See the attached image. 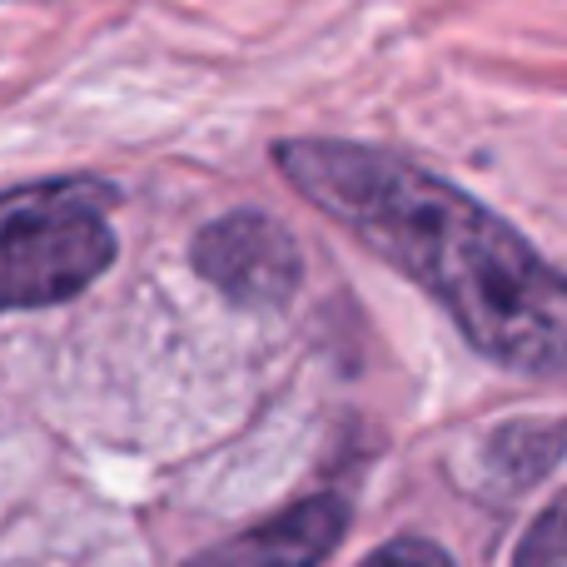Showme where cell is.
I'll return each mask as SVG.
<instances>
[{
	"label": "cell",
	"instance_id": "obj_7",
	"mask_svg": "<svg viewBox=\"0 0 567 567\" xmlns=\"http://www.w3.org/2000/svg\"><path fill=\"white\" fill-rule=\"evenodd\" d=\"M359 567H453V558L429 538H393L379 553H369Z\"/></svg>",
	"mask_w": 567,
	"mask_h": 567
},
{
	"label": "cell",
	"instance_id": "obj_6",
	"mask_svg": "<svg viewBox=\"0 0 567 567\" xmlns=\"http://www.w3.org/2000/svg\"><path fill=\"white\" fill-rule=\"evenodd\" d=\"M518 567H567V548H563V503L553 498L538 513V523L528 528L518 548Z\"/></svg>",
	"mask_w": 567,
	"mask_h": 567
},
{
	"label": "cell",
	"instance_id": "obj_2",
	"mask_svg": "<svg viewBox=\"0 0 567 567\" xmlns=\"http://www.w3.org/2000/svg\"><path fill=\"white\" fill-rule=\"evenodd\" d=\"M115 265L100 209H65L0 239V309H50L75 299Z\"/></svg>",
	"mask_w": 567,
	"mask_h": 567
},
{
	"label": "cell",
	"instance_id": "obj_1",
	"mask_svg": "<svg viewBox=\"0 0 567 567\" xmlns=\"http://www.w3.org/2000/svg\"><path fill=\"white\" fill-rule=\"evenodd\" d=\"M275 159L313 209L439 299L478 353L533 379L563 369V275L488 205L393 150L353 140H289Z\"/></svg>",
	"mask_w": 567,
	"mask_h": 567
},
{
	"label": "cell",
	"instance_id": "obj_5",
	"mask_svg": "<svg viewBox=\"0 0 567 567\" xmlns=\"http://www.w3.org/2000/svg\"><path fill=\"white\" fill-rule=\"evenodd\" d=\"M115 205V189L105 179H40V185H20L10 195H0V239L16 235V229L35 225V219H50V215H65V209H105Z\"/></svg>",
	"mask_w": 567,
	"mask_h": 567
},
{
	"label": "cell",
	"instance_id": "obj_3",
	"mask_svg": "<svg viewBox=\"0 0 567 567\" xmlns=\"http://www.w3.org/2000/svg\"><path fill=\"white\" fill-rule=\"evenodd\" d=\"M189 259H195L199 279H209L239 309H279L293 299L303 279L293 235L259 209H235V215L205 225Z\"/></svg>",
	"mask_w": 567,
	"mask_h": 567
},
{
	"label": "cell",
	"instance_id": "obj_4",
	"mask_svg": "<svg viewBox=\"0 0 567 567\" xmlns=\"http://www.w3.org/2000/svg\"><path fill=\"white\" fill-rule=\"evenodd\" d=\"M343 528H349V508L319 493V498L293 503L239 538L215 543L189 567H319L343 543Z\"/></svg>",
	"mask_w": 567,
	"mask_h": 567
}]
</instances>
